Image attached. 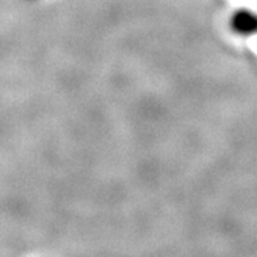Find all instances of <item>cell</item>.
<instances>
[{
	"label": "cell",
	"instance_id": "cell-1",
	"mask_svg": "<svg viewBox=\"0 0 257 257\" xmlns=\"http://www.w3.org/2000/svg\"><path fill=\"white\" fill-rule=\"evenodd\" d=\"M231 28L239 36L249 37L257 33V14L250 10H239L231 17Z\"/></svg>",
	"mask_w": 257,
	"mask_h": 257
}]
</instances>
